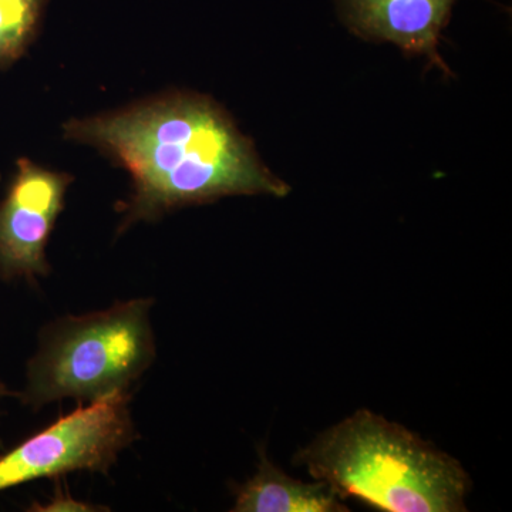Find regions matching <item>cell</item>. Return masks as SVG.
Returning <instances> with one entry per match:
<instances>
[{
	"label": "cell",
	"instance_id": "cell-4",
	"mask_svg": "<svg viewBox=\"0 0 512 512\" xmlns=\"http://www.w3.org/2000/svg\"><path fill=\"white\" fill-rule=\"evenodd\" d=\"M128 393L80 403L0 456V491L76 471L109 473L121 451L137 439Z\"/></svg>",
	"mask_w": 512,
	"mask_h": 512
},
{
	"label": "cell",
	"instance_id": "cell-5",
	"mask_svg": "<svg viewBox=\"0 0 512 512\" xmlns=\"http://www.w3.org/2000/svg\"><path fill=\"white\" fill-rule=\"evenodd\" d=\"M72 175L22 158L0 204V278L35 281L50 272L46 247Z\"/></svg>",
	"mask_w": 512,
	"mask_h": 512
},
{
	"label": "cell",
	"instance_id": "cell-8",
	"mask_svg": "<svg viewBox=\"0 0 512 512\" xmlns=\"http://www.w3.org/2000/svg\"><path fill=\"white\" fill-rule=\"evenodd\" d=\"M49 0H0V70L25 55L39 32Z\"/></svg>",
	"mask_w": 512,
	"mask_h": 512
},
{
	"label": "cell",
	"instance_id": "cell-6",
	"mask_svg": "<svg viewBox=\"0 0 512 512\" xmlns=\"http://www.w3.org/2000/svg\"><path fill=\"white\" fill-rule=\"evenodd\" d=\"M458 0H335L339 18L353 35L393 43L407 55L426 56L448 73L441 60V32Z\"/></svg>",
	"mask_w": 512,
	"mask_h": 512
},
{
	"label": "cell",
	"instance_id": "cell-1",
	"mask_svg": "<svg viewBox=\"0 0 512 512\" xmlns=\"http://www.w3.org/2000/svg\"><path fill=\"white\" fill-rule=\"evenodd\" d=\"M63 131L64 138L97 148L133 178L120 232L188 205L237 195L284 198L291 191L227 111L200 94H168L72 119Z\"/></svg>",
	"mask_w": 512,
	"mask_h": 512
},
{
	"label": "cell",
	"instance_id": "cell-7",
	"mask_svg": "<svg viewBox=\"0 0 512 512\" xmlns=\"http://www.w3.org/2000/svg\"><path fill=\"white\" fill-rule=\"evenodd\" d=\"M234 512H348L349 507L328 484L296 480L276 467L259 448L254 476L235 490Z\"/></svg>",
	"mask_w": 512,
	"mask_h": 512
},
{
	"label": "cell",
	"instance_id": "cell-2",
	"mask_svg": "<svg viewBox=\"0 0 512 512\" xmlns=\"http://www.w3.org/2000/svg\"><path fill=\"white\" fill-rule=\"evenodd\" d=\"M293 464L343 500L383 512H464L473 490L457 458L367 409L322 431Z\"/></svg>",
	"mask_w": 512,
	"mask_h": 512
},
{
	"label": "cell",
	"instance_id": "cell-9",
	"mask_svg": "<svg viewBox=\"0 0 512 512\" xmlns=\"http://www.w3.org/2000/svg\"><path fill=\"white\" fill-rule=\"evenodd\" d=\"M6 394H9V392L6 390L5 384L0 382V399H2L3 396H6Z\"/></svg>",
	"mask_w": 512,
	"mask_h": 512
},
{
	"label": "cell",
	"instance_id": "cell-3",
	"mask_svg": "<svg viewBox=\"0 0 512 512\" xmlns=\"http://www.w3.org/2000/svg\"><path fill=\"white\" fill-rule=\"evenodd\" d=\"M153 305V299H131L49 323L28 365L23 403L40 409L64 399L86 404L130 392L156 359Z\"/></svg>",
	"mask_w": 512,
	"mask_h": 512
}]
</instances>
